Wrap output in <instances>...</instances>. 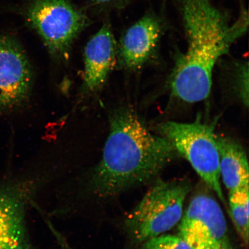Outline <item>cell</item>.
I'll list each match as a JSON object with an SVG mask.
<instances>
[{
  "mask_svg": "<svg viewBox=\"0 0 249 249\" xmlns=\"http://www.w3.org/2000/svg\"><path fill=\"white\" fill-rule=\"evenodd\" d=\"M178 235L192 249H235L220 204L207 194L192 198L179 223Z\"/></svg>",
  "mask_w": 249,
  "mask_h": 249,
  "instance_id": "obj_5",
  "label": "cell"
},
{
  "mask_svg": "<svg viewBox=\"0 0 249 249\" xmlns=\"http://www.w3.org/2000/svg\"><path fill=\"white\" fill-rule=\"evenodd\" d=\"M29 189L0 192V249H35L25 222Z\"/></svg>",
  "mask_w": 249,
  "mask_h": 249,
  "instance_id": "obj_9",
  "label": "cell"
},
{
  "mask_svg": "<svg viewBox=\"0 0 249 249\" xmlns=\"http://www.w3.org/2000/svg\"><path fill=\"white\" fill-rule=\"evenodd\" d=\"M140 249H192L179 235L164 234L142 243Z\"/></svg>",
  "mask_w": 249,
  "mask_h": 249,
  "instance_id": "obj_13",
  "label": "cell"
},
{
  "mask_svg": "<svg viewBox=\"0 0 249 249\" xmlns=\"http://www.w3.org/2000/svg\"><path fill=\"white\" fill-rule=\"evenodd\" d=\"M32 80L22 46L15 36L0 32V117L26 101Z\"/></svg>",
  "mask_w": 249,
  "mask_h": 249,
  "instance_id": "obj_6",
  "label": "cell"
},
{
  "mask_svg": "<svg viewBox=\"0 0 249 249\" xmlns=\"http://www.w3.org/2000/svg\"><path fill=\"white\" fill-rule=\"evenodd\" d=\"M191 190L185 180H156L126 220L132 240L141 245L178 225Z\"/></svg>",
  "mask_w": 249,
  "mask_h": 249,
  "instance_id": "obj_2",
  "label": "cell"
},
{
  "mask_svg": "<svg viewBox=\"0 0 249 249\" xmlns=\"http://www.w3.org/2000/svg\"><path fill=\"white\" fill-rule=\"evenodd\" d=\"M236 76V87L239 97L246 107L249 104V65L248 62L239 67Z\"/></svg>",
  "mask_w": 249,
  "mask_h": 249,
  "instance_id": "obj_14",
  "label": "cell"
},
{
  "mask_svg": "<svg viewBox=\"0 0 249 249\" xmlns=\"http://www.w3.org/2000/svg\"><path fill=\"white\" fill-rule=\"evenodd\" d=\"M27 23L52 55L65 57L88 23L86 15L67 0H34L26 9Z\"/></svg>",
  "mask_w": 249,
  "mask_h": 249,
  "instance_id": "obj_4",
  "label": "cell"
},
{
  "mask_svg": "<svg viewBox=\"0 0 249 249\" xmlns=\"http://www.w3.org/2000/svg\"><path fill=\"white\" fill-rule=\"evenodd\" d=\"M177 154L169 140L149 131L135 111L120 108L111 117L102 160L90 172L87 191L103 200L147 184Z\"/></svg>",
  "mask_w": 249,
  "mask_h": 249,
  "instance_id": "obj_1",
  "label": "cell"
},
{
  "mask_svg": "<svg viewBox=\"0 0 249 249\" xmlns=\"http://www.w3.org/2000/svg\"><path fill=\"white\" fill-rule=\"evenodd\" d=\"M117 44L110 24L105 23L85 48L84 85L96 91L104 85L116 64Z\"/></svg>",
  "mask_w": 249,
  "mask_h": 249,
  "instance_id": "obj_10",
  "label": "cell"
},
{
  "mask_svg": "<svg viewBox=\"0 0 249 249\" xmlns=\"http://www.w3.org/2000/svg\"><path fill=\"white\" fill-rule=\"evenodd\" d=\"M159 131L184 157L200 178L226 203L219 172V151L213 124L167 121Z\"/></svg>",
  "mask_w": 249,
  "mask_h": 249,
  "instance_id": "obj_3",
  "label": "cell"
},
{
  "mask_svg": "<svg viewBox=\"0 0 249 249\" xmlns=\"http://www.w3.org/2000/svg\"><path fill=\"white\" fill-rule=\"evenodd\" d=\"M220 180L229 191L249 185L247 154L234 140L216 136Z\"/></svg>",
  "mask_w": 249,
  "mask_h": 249,
  "instance_id": "obj_11",
  "label": "cell"
},
{
  "mask_svg": "<svg viewBox=\"0 0 249 249\" xmlns=\"http://www.w3.org/2000/svg\"><path fill=\"white\" fill-rule=\"evenodd\" d=\"M132 0H91L93 4L102 7H121Z\"/></svg>",
  "mask_w": 249,
  "mask_h": 249,
  "instance_id": "obj_15",
  "label": "cell"
},
{
  "mask_svg": "<svg viewBox=\"0 0 249 249\" xmlns=\"http://www.w3.org/2000/svg\"><path fill=\"white\" fill-rule=\"evenodd\" d=\"M187 39L196 37L241 36L248 27L241 14L231 21L229 15L213 0H177Z\"/></svg>",
  "mask_w": 249,
  "mask_h": 249,
  "instance_id": "obj_7",
  "label": "cell"
},
{
  "mask_svg": "<svg viewBox=\"0 0 249 249\" xmlns=\"http://www.w3.org/2000/svg\"><path fill=\"white\" fill-rule=\"evenodd\" d=\"M163 18L149 11L127 29L121 38L118 53L126 69L139 70L150 59L163 35Z\"/></svg>",
  "mask_w": 249,
  "mask_h": 249,
  "instance_id": "obj_8",
  "label": "cell"
},
{
  "mask_svg": "<svg viewBox=\"0 0 249 249\" xmlns=\"http://www.w3.org/2000/svg\"><path fill=\"white\" fill-rule=\"evenodd\" d=\"M229 205L236 231L246 245H248L249 235V185L229 191Z\"/></svg>",
  "mask_w": 249,
  "mask_h": 249,
  "instance_id": "obj_12",
  "label": "cell"
}]
</instances>
